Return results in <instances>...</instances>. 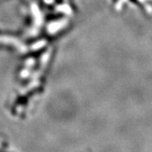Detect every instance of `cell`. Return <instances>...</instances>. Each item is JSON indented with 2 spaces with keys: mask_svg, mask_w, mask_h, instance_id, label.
I'll list each match as a JSON object with an SVG mask.
<instances>
[{
  "mask_svg": "<svg viewBox=\"0 0 152 152\" xmlns=\"http://www.w3.org/2000/svg\"><path fill=\"white\" fill-rule=\"evenodd\" d=\"M131 3H133V4H136V5L138 6H140L141 7V4H140V1H138V0H129Z\"/></svg>",
  "mask_w": 152,
  "mask_h": 152,
  "instance_id": "cell-1",
  "label": "cell"
},
{
  "mask_svg": "<svg viewBox=\"0 0 152 152\" xmlns=\"http://www.w3.org/2000/svg\"><path fill=\"white\" fill-rule=\"evenodd\" d=\"M118 0H113V3H116V2H118Z\"/></svg>",
  "mask_w": 152,
  "mask_h": 152,
  "instance_id": "cell-2",
  "label": "cell"
}]
</instances>
